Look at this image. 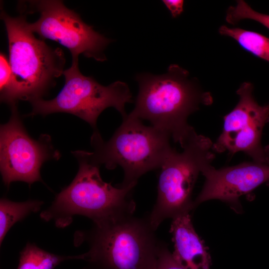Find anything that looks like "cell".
I'll return each instance as SVG.
<instances>
[{
	"mask_svg": "<svg viewBox=\"0 0 269 269\" xmlns=\"http://www.w3.org/2000/svg\"><path fill=\"white\" fill-rule=\"evenodd\" d=\"M73 153L79 161L78 172L52 205L41 213V218L54 220L57 226L62 227L69 224L75 215L86 216L94 223L133 215L135 203L132 195L136 184L114 187L103 180L100 165L92 161L89 152Z\"/></svg>",
	"mask_w": 269,
	"mask_h": 269,
	"instance_id": "cell-2",
	"label": "cell"
},
{
	"mask_svg": "<svg viewBox=\"0 0 269 269\" xmlns=\"http://www.w3.org/2000/svg\"><path fill=\"white\" fill-rule=\"evenodd\" d=\"M226 21L234 25L244 19L256 21L269 29V15L261 13L254 10L243 0L237 1L236 4L230 6L227 10Z\"/></svg>",
	"mask_w": 269,
	"mask_h": 269,
	"instance_id": "cell-16",
	"label": "cell"
},
{
	"mask_svg": "<svg viewBox=\"0 0 269 269\" xmlns=\"http://www.w3.org/2000/svg\"><path fill=\"white\" fill-rule=\"evenodd\" d=\"M155 231L147 217L133 215L94 223L82 260L97 269H155L165 244Z\"/></svg>",
	"mask_w": 269,
	"mask_h": 269,
	"instance_id": "cell-4",
	"label": "cell"
},
{
	"mask_svg": "<svg viewBox=\"0 0 269 269\" xmlns=\"http://www.w3.org/2000/svg\"><path fill=\"white\" fill-rule=\"evenodd\" d=\"M268 123H269V118L268 119Z\"/></svg>",
	"mask_w": 269,
	"mask_h": 269,
	"instance_id": "cell-20",
	"label": "cell"
},
{
	"mask_svg": "<svg viewBox=\"0 0 269 269\" xmlns=\"http://www.w3.org/2000/svg\"><path fill=\"white\" fill-rule=\"evenodd\" d=\"M170 137L128 115L108 141L103 140L99 131L93 133L91 144L94 150L89 152L90 157L95 163L104 164L108 169L121 166L124 177L117 186L126 187L136 184L138 178L147 172L161 167L174 149Z\"/></svg>",
	"mask_w": 269,
	"mask_h": 269,
	"instance_id": "cell-5",
	"label": "cell"
},
{
	"mask_svg": "<svg viewBox=\"0 0 269 269\" xmlns=\"http://www.w3.org/2000/svg\"><path fill=\"white\" fill-rule=\"evenodd\" d=\"M63 75L65 84L57 96L50 100L40 98L31 101L32 110L28 116L69 113L88 123L94 132L98 131L99 116L108 107L115 108L123 118L127 116L125 106L132 102V94L126 83L117 81L102 85L92 77L83 75L78 63H72Z\"/></svg>",
	"mask_w": 269,
	"mask_h": 269,
	"instance_id": "cell-7",
	"label": "cell"
},
{
	"mask_svg": "<svg viewBox=\"0 0 269 269\" xmlns=\"http://www.w3.org/2000/svg\"><path fill=\"white\" fill-rule=\"evenodd\" d=\"M219 32L231 37L248 51L269 62V38L256 32L224 25L219 27Z\"/></svg>",
	"mask_w": 269,
	"mask_h": 269,
	"instance_id": "cell-13",
	"label": "cell"
},
{
	"mask_svg": "<svg viewBox=\"0 0 269 269\" xmlns=\"http://www.w3.org/2000/svg\"><path fill=\"white\" fill-rule=\"evenodd\" d=\"M0 18L7 33L12 77L6 103L12 106L19 100L30 102L42 98L63 73L66 62L64 52L37 38L27 27L25 15L12 17L1 9Z\"/></svg>",
	"mask_w": 269,
	"mask_h": 269,
	"instance_id": "cell-3",
	"label": "cell"
},
{
	"mask_svg": "<svg viewBox=\"0 0 269 269\" xmlns=\"http://www.w3.org/2000/svg\"><path fill=\"white\" fill-rule=\"evenodd\" d=\"M253 85L243 82L237 91L239 101L224 117L222 133L213 143L216 152L227 151L232 156L243 152L253 161L269 165V146H264L261 138L269 118V103L259 105L253 95Z\"/></svg>",
	"mask_w": 269,
	"mask_h": 269,
	"instance_id": "cell-9",
	"label": "cell"
},
{
	"mask_svg": "<svg viewBox=\"0 0 269 269\" xmlns=\"http://www.w3.org/2000/svg\"><path fill=\"white\" fill-rule=\"evenodd\" d=\"M211 139L195 133L178 152L174 148L161 166L156 203L147 217L156 231L166 219L189 213L194 207L191 196L199 173L215 158Z\"/></svg>",
	"mask_w": 269,
	"mask_h": 269,
	"instance_id": "cell-6",
	"label": "cell"
},
{
	"mask_svg": "<svg viewBox=\"0 0 269 269\" xmlns=\"http://www.w3.org/2000/svg\"><path fill=\"white\" fill-rule=\"evenodd\" d=\"M82 259V255L59 256L43 250L34 244L28 243L20 253L17 269H54L65 260Z\"/></svg>",
	"mask_w": 269,
	"mask_h": 269,
	"instance_id": "cell-15",
	"label": "cell"
},
{
	"mask_svg": "<svg viewBox=\"0 0 269 269\" xmlns=\"http://www.w3.org/2000/svg\"><path fill=\"white\" fill-rule=\"evenodd\" d=\"M172 219L170 232L174 259L185 269H210V257L193 226L189 213Z\"/></svg>",
	"mask_w": 269,
	"mask_h": 269,
	"instance_id": "cell-12",
	"label": "cell"
},
{
	"mask_svg": "<svg viewBox=\"0 0 269 269\" xmlns=\"http://www.w3.org/2000/svg\"><path fill=\"white\" fill-rule=\"evenodd\" d=\"M155 269H185L173 258L165 245L162 248Z\"/></svg>",
	"mask_w": 269,
	"mask_h": 269,
	"instance_id": "cell-18",
	"label": "cell"
},
{
	"mask_svg": "<svg viewBox=\"0 0 269 269\" xmlns=\"http://www.w3.org/2000/svg\"><path fill=\"white\" fill-rule=\"evenodd\" d=\"M201 173L205 183L194 201V207L212 199L238 204L241 196L269 182V165L253 161L218 169L210 163L203 167Z\"/></svg>",
	"mask_w": 269,
	"mask_h": 269,
	"instance_id": "cell-11",
	"label": "cell"
},
{
	"mask_svg": "<svg viewBox=\"0 0 269 269\" xmlns=\"http://www.w3.org/2000/svg\"><path fill=\"white\" fill-rule=\"evenodd\" d=\"M12 72L9 59L2 52L0 54V100L6 103L12 85Z\"/></svg>",
	"mask_w": 269,
	"mask_h": 269,
	"instance_id": "cell-17",
	"label": "cell"
},
{
	"mask_svg": "<svg viewBox=\"0 0 269 269\" xmlns=\"http://www.w3.org/2000/svg\"><path fill=\"white\" fill-rule=\"evenodd\" d=\"M9 121L1 126L0 167L2 180L7 186L13 181H22L29 185L41 181L40 169L50 158H57L53 152L49 137L39 140L31 138L19 118L16 105L11 106Z\"/></svg>",
	"mask_w": 269,
	"mask_h": 269,
	"instance_id": "cell-10",
	"label": "cell"
},
{
	"mask_svg": "<svg viewBox=\"0 0 269 269\" xmlns=\"http://www.w3.org/2000/svg\"><path fill=\"white\" fill-rule=\"evenodd\" d=\"M18 7L21 14H39L37 20L27 22V27L40 39L55 41L68 49L72 63H78L81 54L100 62L106 60L104 50L112 40L95 31L62 1L24 0L19 2Z\"/></svg>",
	"mask_w": 269,
	"mask_h": 269,
	"instance_id": "cell-8",
	"label": "cell"
},
{
	"mask_svg": "<svg viewBox=\"0 0 269 269\" xmlns=\"http://www.w3.org/2000/svg\"><path fill=\"white\" fill-rule=\"evenodd\" d=\"M43 202L29 200L24 202H14L6 199L0 202V244L10 228L17 221L24 218L31 212L38 211Z\"/></svg>",
	"mask_w": 269,
	"mask_h": 269,
	"instance_id": "cell-14",
	"label": "cell"
},
{
	"mask_svg": "<svg viewBox=\"0 0 269 269\" xmlns=\"http://www.w3.org/2000/svg\"><path fill=\"white\" fill-rule=\"evenodd\" d=\"M162 2L173 18L180 15L183 11L184 1L182 0H163Z\"/></svg>",
	"mask_w": 269,
	"mask_h": 269,
	"instance_id": "cell-19",
	"label": "cell"
},
{
	"mask_svg": "<svg viewBox=\"0 0 269 269\" xmlns=\"http://www.w3.org/2000/svg\"><path fill=\"white\" fill-rule=\"evenodd\" d=\"M139 90L135 107L129 114L148 121L151 126L168 134L182 148L196 133L189 116L201 105L213 103L211 93L202 90L186 70L171 64L160 75L138 74Z\"/></svg>",
	"mask_w": 269,
	"mask_h": 269,
	"instance_id": "cell-1",
	"label": "cell"
}]
</instances>
